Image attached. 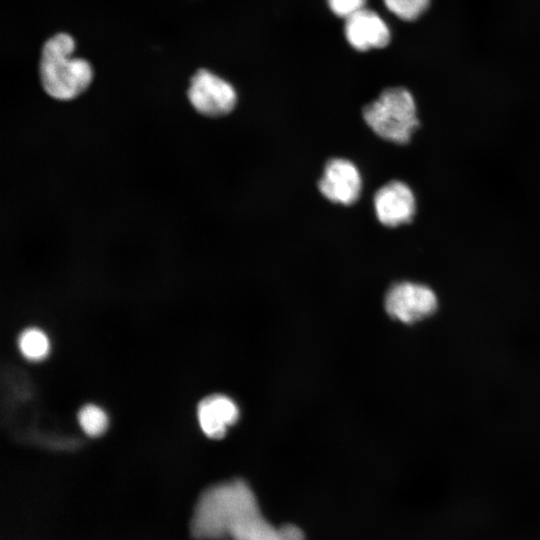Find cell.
<instances>
[{"label": "cell", "mask_w": 540, "mask_h": 540, "mask_svg": "<svg viewBox=\"0 0 540 540\" xmlns=\"http://www.w3.org/2000/svg\"><path fill=\"white\" fill-rule=\"evenodd\" d=\"M190 530L199 540H305L295 525L277 527L268 522L254 492L241 479L204 490L196 503Z\"/></svg>", "instance_id": "6da1fadb"}, {"label": "cell", "mask_w": 540, "mask_h": 540, "mask_svg": "<svg viewBox=\"0 0 540 540\" xmlns=\"http://www.w3.org/2000/svg\"><path fill=\"white\" fill-rule=\"evenodd\" d=\"M73 38L58 33L43 45L39 73L44 91L57 100H72L91 84L93 70L88 61L72 57Z\"/></svg>", "instance_id": "7a4b0ae2"}, {"label": "cell", "mask_w": 540, "mask_h": 540, "mask_svg": "<svg viewBox=\"0 0 540 540\" xmlns=\"http://www.w3.org/2000/svg\"><path fill=\"white\" fill-rule=\"evenodd\" d=\"M362 114L375 134L397 144L407 143L419 125L414 98L403 87L385 89Z\"/></svg>", "instance_id": "3957f363"}, {"label": "cell", "mask_w": 540, "mask_h": 540, "mask_svg": "<svg viewBox=\"0 0 540 540\" xmlns=\"http://www.w3.org/2000/svg\"><path fill=\"white\" fill-rule=\"evenodd\" d=\"M187 97L193 108L207 117L230 113L237 101L233 86L206 69H199L191 77Z\"/></svg>", "instance_id": "277c9868"}, {"label": "cell", "mask_w": 540, "mask_h": 540, "mask_svg": "<svg viewBox=\"0 0 540 540\" xmlns=\"http://www.w3.org/2000/svg\"><path fill=\"white\" fill-rule=\"evenodd\" d=\"M437 308L435 293L427 286L402 282L393 285L385 296V309L390 317L413 323L431 315Z\"/></svg>", "instance_id": "5b68a950"}, {"label": "cell", "mask_w": 540, "mask_h": 540, "mask_svg": "<svg viewBox=\"0 0 540 540\" xmlns=\"http://www.w3.org/2000/svg\"><path fill=\"white\" fill-rule=\"evenodd\" d=\"M318 188L331 202L350 205L359 198L361 176L352 162L334 158L326 163Z\"/></svg>", "instance_id": "8992f818"}, {"label": "cell", "mask_w": 540, "mask_h": 540, "mask_svg": "<svg viewBox=\"0 0 540 540\" xmlns=\"http://www.w3.org/2000/svg\"><path fill=\"white\" fill-rule=\"evenodd\" d=\"M374 207L383 225L396 227L413 219L416 201L408 185L401 181H390L376 192Z\"/></svg>", "instance_id": "52a82bcc"}, {"label": "cell", "mask_w": 540, "mask_h": 540, "mask_svg": "<svg viewBox=\"0 0 540 540\" xmlns=\"http://www.w3.org/2000/svg\"><path fill=\"white\" fill-rule=\"evenodd\" d=\"M345 36L358 51L383 48L390 41V31L382 18L374 11L363 8L345 22Z\"/></svg>", "instance_id": "ba28073f"}, {"label": "cell", "mask_w": 540, "mask_h": 540, "mask_svg": "<svg viewBox=\"0 0 540 540\" xmlns=\"http://www.w3.org/2000/svg\"><path fill=\"white\" fill-rule=\"evenodd\" d=\"M197 416L204 434L213 439L222 438L229 426L237 422L239 409L236 403L225 395H210L198 404Z\"/></svg>", "instance_id": "9c48e42d"}, {"label": "cell", "mask_w": 540, "mask_h": 540, "mask_svg": "<svg viewBox=\"0 0 540 540\" xmlns=\"http://www.w3.org/2000/svg\"><path fill=\"white\" fill-rule=\"evenodd\" d=\"M18 346L29 361L38 362L47 357L50 343L47 335L38 328H27L19 335Z\"/></svg>", "instance_id": "30bf717a"}, {"label": "cell", "mask_w": 540, "mask_h": 540, "mask_svg": "<svg viewBox=\"0 0 540 540\" xmlns=\"http://www.w3.org/2000/svg\"><path fill=\"white\" fill-rule=\"evenodd\" d=\"M78 421L83 431L91 437L102 435L108 427L106 413L94 404H86L79 410Z\"/></svg>", "instance_id": "8fae6325"}, {"label": "cell", "mask_w": 540, "mask_h": 540, "mask_svg": "<svg viewBox=\"0 0 540 540\" xmlns=\"http://www.w3.org/2000/svg\"><path fill=\"white\" fill-rule=\"evenodd\" d=\"M387 9L405 21L416 20L430 4V0H384Z\"/></svg>", "instance_id": "7c38bea8"}, {"label": "cell", "mask_w": 540, "mask_h": 540, "mask_svg": "<svg viewBox=\"0 0 540 540\" xmlns=\"http://www.w3.org/2000/svg\"><path fill=\"white\" fill-rule=\"evenodd\" d=\"M366 0H328L332 12L347 19L364 8Z\"/></svg>", "instance_id": "4fadbf2b"}]
</instances>
